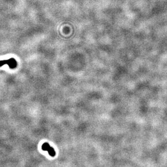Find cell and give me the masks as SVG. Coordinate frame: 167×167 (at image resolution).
Returning a JSON list of instances; mask_svg holds the SVG:
<instances>
[{
  "instance_id": "obj_2",
  "label": "cell",
  "mask_w": 167,
  "mask_h": 167,
  "mask_svg": "<svg viewBox=\"0 0 167 167\" xmlns=\"http://www.w3.org/2000/svg\"><path fill=\"white\" fill-rule=\"evenodd\" d=\"M50 147H51V146L48 144V143H44L42 146V150L48 151V149L50 148Z\"/></svg>"
},
{
  "instance_id": "obj_1",
  "label": "cell",
  "mask_w": 167,
  "mask_h": 167,
  "mask_svg": "<svg viewBox=\"0 0 167 167\" xmlns=\"http://www.w3.org/2000/svg\"><path fill=\"white\" fill-rule=\"evenodd\" d=\"M8 65L9 67L11 69L16 68L17 66V62L15 59L13 58H11L8 60H1L0 61V67L4 66V65Z\"/></svg>"
},
{
  "instance_id": "obj_3",
  "label": "cell",
  "mask_w": 167,
  "mask_h": 167,
  "mask_svg": "<svg viewBox=\"0 0 167 167\" xmlns=\"http://www.w3.org/2000/svg\"><path fill=\"white\" fill-rule=\"evenodd\" d=\"M48 153L49 154L52 156H54L55 155V150H54V149L52 148V147H50V148L48 149Z\"/></svg>"
}]
</instances>
